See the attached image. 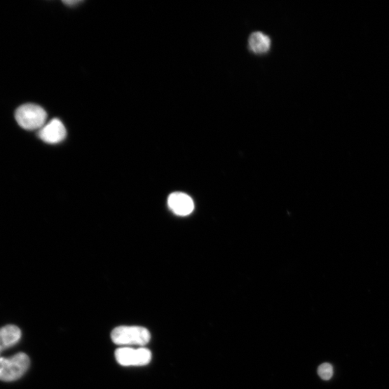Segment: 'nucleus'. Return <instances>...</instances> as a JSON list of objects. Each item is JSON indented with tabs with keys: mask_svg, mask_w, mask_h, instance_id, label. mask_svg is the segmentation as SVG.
Instances as JSON below:
<instances>
[{
	"mask_svg": "<svg viewBox=\"0 0 389 389\" xmlns=\"http://www.w3.org/2000/svg\"><path fill=\"white\" fill-rule=\"evenodd\" d=\"M111 339L115 344L123 347L144 346L150 341L151 334L142 327L121 326L114 329Z\"/></svg>",
	"mask_w": 389,
	"mask_h": 389,
	"instance_id": "1",
	"label": "nucleus"
},
{
	"mask_svg": "<svg viewBox=\"0 0 389 389\" xmlns=\"http://www.w3.org/2000/svg\"><path fill=\"white\" fill-rule=\"evenodd\" d=\"M30 359L24 353L11 357H0V381H14L20 378L28 371Z\"/></svg>",
	"mask_w": 389,
	"mask_h": 389,
	"instance_id": "2",
	"label": "nucleus"
},
{
	"mask_svg": "<svg viewBox=\"0 0 389 389\" xmlns=\"http://www.w3.org/2000/svg\"><path fill=\"white\" fill-rule=\"evenodd\" d=\"M15 119L20 127L32 131L41 129L46 124L47 114L35 104H25L17 109Z\"/></svg>",
	"mask_w": 389,
	"mask_h": 389,
	"instance_id": "3",
	"label": "nucleus"
},
{
	"mask_svg": "<svg viewBox=\"0 0 389 389\" xmlns=\"http://www.w3.org/2000/svg\"><path fill=\"white\" fill-rule=\"evenodd\" d=\"M115 356L123 367H144L148 365L151 360V351L144 348H120L116 350Z\"/></svg>",
	"mask_w": 389,
	"mask_h": 389,
	"instance_id": "4",
	"label": "nucleus"
},
{
	"mask_svg": "<svg viewBox=\"0 0 389 389\" xmlns=\"http://www.w3.org/2000/svg\"><path fill=\"white\" fill-rule=\"evenodd\" d=\"M39 137L47 144H57L65 139L67 130L60 120L55 118L40 129Z\"/></svg>",
	"mask_w": 389,
	"mask_h": 389,
	"instance_id": "5",
	"label": "nucleus"
},
{
	"mask_svg": "<svg viewBox=\"0 0 389 389\" xmlns=\"http://www.w3.org/2000/svg\"><path fill=\"white\" fill-rule=\"evenodd\" d=\"M168 203L170 210L177 216L186 217L194 210L193 199L184 193H172L168 198Z\"/></svg>",
	"mask_w": 389,
	"mask_h": 389,
	"instance_id": "6",
	"label": "nucleus"
},
{
	"mask_svg": "<svg viewBox=\"0 0 389 389\" xmlns=\"http://www.w3.org/2000/svg\"><path fill=\"white\" fill-rule=\"evenodd\" d=\"M21 336L20 329L15 325L0 328V353L18 343Z\"/></svg>",
	"mask_w": 389,
	"mask_h": 389,
	"instance_id": "7",
	"label": "nucleus"
},
{
	"mask_svg": "<svg viewBox=\"0 0 389 389\" xmlns=\"http://www.w3.org/2000/svg\"><path fill=\"white\" fill-rule=\"evenodd\" d=\"M249 46L255 54H264L270 49V38L261 32L252 34L249 39Z\"/></svg>",
	"mask_w": 389,
	"mask_h": 389,
	"instance_id": "8",
	"label": "nucleus"
},
{
	"mask_svg": "<svg viewBox=\"0 0 389 389\" xmlns=\"http://www.w3.org/2000/svg\"><path fill=\"white\" fill-rule=\"evenodd\" d=\"M319 376L325 381L329 380L333 375V368L329 363H323L318 369Z\"/></svg>",
	"mask_w": 389,
	"mask_h": 389,
	"instance_id": "9",
	"label": "nucleus"
},
{
	"mask_svg": "<svg viewBox=\"0 0 389 389\" xmlns=\"http://www.w3.org/2000/svg\"><path fill=\"white\" fill-rule=\"evenodd\" d=\"M81 1H76V0H73V1H64V4L68 6H74L75 5L81 4Z\"/></svg>",
	"mask_w": 389,
	"mask_h": 389,
	"instance_id": "10",
	"label": "nucleus"
}]
</instances>
